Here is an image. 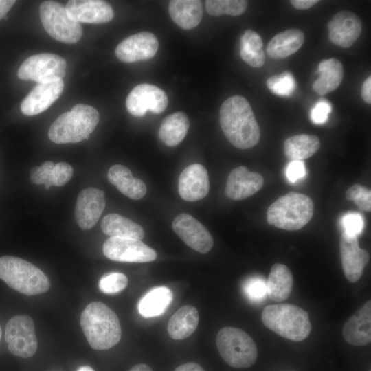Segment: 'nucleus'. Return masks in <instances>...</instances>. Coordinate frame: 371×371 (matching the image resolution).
<instances>
[{"label": "nucleus", "instance_id": "nucleus-48", "mask_svg": "<svg viewBox=\"0 0 371 371\" xmlns=\"http://www.w3.org/2000/svg\"><path fill=\"white\" fill-rule=\"evenodd\" d=\"M16 3L13 0H0V20L3 19L12 6Z\"/></svg>", "mask_w": 371, "mask_h": 371}, {"label": "nucleus", "instance_id": "nucleus-39", "mask_svg": "<svg viewBox=\"0 0 371 371\" xmlns=\"http://www.w3.org/2000/svg\"><path fill=\"white\" fill-rule=\"evenodd\" d=\"M73 168L66 162H60L54 165L50 175L52 186H63L66 184L73 175Z\"/></svg>", "mask_w": 371, "mask_h": 371}, {"label": "nucleus", "instance_id": "nucleus-25", "mask_svg": "<svg viewBox=\"0 0 371 371\" xmlns=\"http://www.w3.org/2000/svg\"><path fill=\"white\" fill-rule=\"evenodd\" d=\"M199 321L197 309L191 305L183 306L170 317L168 324V334L175 340L184 339L195 331Z\"/></svg>", "mask_w": 371, "mask_h": 371}, {"label": "nucleus", "instance_id": "nucleus-11", "mask_svg": "<svg viewBox=\"0 0 371 371\" xmlns=\"http://www.w3.org/2000/svg\"><path fill=\"white\" fill-rule=\"evenodd\" d=\"M104 256L110 260L126 262H147L156 259V251L140 240L110 237L104 243Z\"/></svg>", "mask_w": 371, "mask_h": 371}, {"label": "nucleus", "instance_id": "nucleus-50", "mask_svg": "<svg viewBox=\"0 0 371 371\" xmlns=\"http://www.w3.org/2000/svg\"><path fill=\"white\" fill-rule=\"evenodd\" d=\"M76 371H95L91 367L88 366H81Z\"/></svg>", "mask_w": 371, "mask_h": 371}, {"label": "nucleus", "instance_id": "nucleus-31", "mask_svg": "<svg viewBox=\"0 0 371 371\" xmlns=\"http://www.w3.org/2000/svg\"><path fill=\"white\" fill-rule=\"evenodd\" d=\"M173 299V294L166 286H157L148 291L139 301L137 309L144 317L162 314Z\"/></svg>", "mask_w": 371, "mask_h": 371}, {"label": "nucleus", "instance_id": "nucleus-22", "mask_svg": "<svg viewBox=\"0 0 371 371\" xmlns=\"http://www.w3.org/2000/svg\"><path fill=\"white\" fill-rule=\"evenodd\" d=\"M344 339L353 346H364L371 341V301L366 302L344 324Z\"/></svg>", "mask_w": 371, "mask_h": 371}, {"label": "nucleus", "instance_id": "nucleus-43", "mask_svg": "<svg viewBox=\"0 0 371 371\" xmlns=\"http://www.w3.org/2000/svg\"><path fill=\"white\" fill-rule=\"evenodd\" d=\"M353 202L362 211L369 212L371 210V191L369 188L363 187L361 192L356 197Z\"/></svg>", "mask_w": 371, "mask_h": 371}, {"label": "nucleus", "instance_id": "nucleus-36", "mask_svg": "<svg viewBox=\"0 0 371 371\" xmlns=\"http://www.w3.org/2000/svg\"><path fill=\"white\" fill-rule=\"evenodd\" d=\"M243 290L247 297L253 302H260L267 295V283L265 279L254 277L247 280L243 285Z\"/></svg>", "mask_w": 371, "mask_h": 371}, {"label": "nucleus", "instance_id": "nucleus-32", "mask_svg": "<svg viewBox=\"0 0 371 371\" xmlns=\"http://www.w3.org/2000/svg\"><path fill=\"white\" fill-rule=\"evenodd\" d=\"M320 148L319 138L313 135L300 134L287 138L284 153L291 161H303L313 155Z\"/></svg>", "mask_w": 371, "mask_h": 371}, {"label": "nucleus", "instance_id": "nucleus-23", "mask_svg": "<svg viewBox=\"0 0 371 371\" xmlns=\"http://www.w3.org/2000/svg\"><path fill=\"white\" fill-rule=\"evenodd\" d=\"M108 180L124 195L135 200L143 198L146 193L145 183L133 176L131 170L120 164L112 166L108 172Z\"/></svg>", "mask_w": 371, "mask_h": 371}, {"label": "nucleus", "instance_id": "nucleus-15", "mask_svg": "<svg viewBox=\"0 0 371 371\" xmlns=\"http://www.w3.org/2000/svg\"><path fill=\"white\" fill-rule=\"evenodd\" d=\"M342 269L347 280L352 283L357 282L368 263V252L359 247L357 236L343 232L339 241Z\"/></svg>", "mask_w": 371, "mask_h": 371}, {"label": "nucleus", "instance_id": "nucleus-9", "mask_svg": "<svg viewBox=\"0 0 371 371\" xmlns=\"http://www.w3.org/2000/svg\"><path fill=\"white\" fill-rule=\"evenodd\" d=\"M66 60L61 56L43 53L28 57L19 67L18 77L23 80L48 83L61 80L65 75Z\"/></svg>", "mask_w": 371, "mask_h": 371}, {"label": "nucleus", "instance_id": "nucleus-5", "mask_svg": "<svg viewBox=\"0 0 371 371\" xmlns=\"http://www.w3.org/2000/svg\"><path fill=\"white\" fill-rule=\"evenodd\" d=\"M0 278L10 288L26 295L48 291V277L32 263L12 256L0 257Z\"/></svg>", "mask_w": 371, "mask_h": 371}, {"label": "nucleus", "instance_id": "nucleus-8", "mask_svg": "<svg viewBox=\"0 0 371 371\" xmlns=\"http://www.w3.org/2000/svg\"><path fill=\"white\" fill-rule=\"evenodd\" d=\"M39 14L44 29L55 40L72 44L81 38V25L69 16L61 3L43 1L40 5Z\"/></svg>", "mask_w": 371, "mask_h": 371}, {"label": "nucleus", "instance_id": "nucleus-6", "mask_svg": "<svg viewBox=\"0 0 371 371\" xmlns=\"http://www.w3.org/2000/svg\"><path fill=\"white\" fill-rule=\"evenodd\" d=\"M314 205L306 194L290 192L274 201L267 210L269 225L295 231L302 229L312 218Z\"/></svg>", "mask_w": 371, "mask_h": 371}, {"label": "nucleus", "instance_id": "nucleus-4", "mask_svg": "<svg viewBox=\"0 0 371 371\" xmlns=\"http://www.w3.org/2000/svg\"><path fill=\"white\" fill-rule=\"evenodd\" d=\"M261 319L267 328L294 341L305 339L312 328L308 313L290 304L267 306L262 311Z\"/></svg>", "mask_w": 371, "mask_h": 371}, {"label": "nucleus", "instance_id": "nucleus-51", "mask_svg": "<svg viewBox=\"0 0 371 371\" xmlns=\"http://www.w3.org/2000/svg\"><path fill=\"white\" fill-rule=\"evenodd\" d=\"M1 335H2V330H1V327L0 326V340H1Z\"/></svg>", "mask_w": 371, "mask_h": 371}, {"label": "nucleus", "instance_id": "nucleus-24", "mask_svg": "<svg viewBox=\"0 0 371 371\" xmlns=\"http://www.w3.org/2000/svg\"><path fill=\"white\" fill-rule=\"evenodd\" d=\"M168 10L172 21L184 30L196 27L203 17L202 2L199 0H172Z\"/></svg>", "mask_w": 371, "mask_h": 371}, {"label": "nucleus", "instance_id": "nucleus-40", "mask_svg": "<svg viewBox=\"0 0 371 371\" xmlns=\"http://www.w3.org/2000/svg\"><path fill=\"white\" fill-rule=\"evenodd\" d=\"M344 232L357 236L360 234L363 228V219L360 214L350 212L345 214L341 220Z\"/></svg>", "mask_w": 371, "mask_h": 371}, {"label": "nucleus", "instance_id": "nucleus-27", "mask_svg": "<svg viewBox=\"0 0 371 371\" xmlns=\"http://www.w3.org/2000/svg\"><path fill=\"white\" fill-rule=\"evenodd\" d=\"M319 78L313 84V90L324 95L337 89L344 77L341 62L334 58L322 60L318 65Z\"/></svg>", "mask_w": 371, "mask_h": 371}, {"label": "nucleus", "instance_id": "nucleus-10", "mask_svg": "<svg viewBox=\"0 0 371 371\" xmlns=\"http://www.w3.org/2000/svg\"><path fill=\"white\" fill-rule=\"evenodd\" d=\"M5 338L8 350L23 358L32 357L37 349L34 324L27 315H16L7 323Z\"/></svg>", "mask_w": 371, "mask_h": 371}, {"label": "nucleus", "instance_id": "nucleus-14", "mask_svg": "<svg viewBox=\"0 0 371 371\" xmlns=\"http://www.w3.org/2000/svg\"><path fill=\"white\" fill-rule=\"evenodd\" d=\"M159 48V42L149 32H141L122 41L115 49L117 58L124 63H134L152 58Z\"/></svg>", "mask_w": 371, "mask_h": 371}, {"label": "nucleus", "instance_id": "nucleus-47", "mask_svg": "<svg viewBox=\"0 0 371 371\" xmlns=\"http://www.w3.org/2000/svg\"><path fill=\"white\" fill-rule=\"evenodd\" d=\"M175 371H205L204 369L198 363L189 362L183 363L177 367Z\"/></svg>", "mask_w": 371, "mask_h": 371}, {"label": "nucleus", "instance_id": "nucleus-34", "mask_svg": "<svg viewBox=\"0 0 371 371\" xmlns=\"http://www.w3.org/2000/svg\"><path fill=\"white\" fill-rule=\"evenodd\" d=\"M267 86L274 94L288 97L295 91L296 82L292 74L284 71L269 77L267 80Z\"/></svg>", "mask_w": 371, "mask_h": 371}, {"label": "nucleus", "instance_id": "nucleus-16", "mask_svg": "<svg viewBox=\"0 0 371 371\" xmlns=\"http://www.w3.org/2000/svg\"><path fill=\"white\" fill-rule=\"evenodd\" d=\"M105 207L104 192L95 188L82 190L76 200L75 218L83 230L92 228L98 222Z\"/></svg>", "mask_w": 371, "mask_h": 371}, {"label": "nucleus", "instance_id": "nucleus-26", "mask_svg": "<svg viewBox=\"0 0 371 371\" xmlns=\"http://www.w3.org/2000/svg\"><path fill=\"white\" fill-rule=\"evenodd\" d=\"M293 275L284 264H274L267 282V294L273 301L280 302L290 295L293 287Z\"/></svg>", "mask_w": 371, "mask_h": 371}, {"label": "nucleus", "instance_id": "nucleus-41", "mask_svg": "<svg viewBox=\"0 0 371 371\" xmlns=\"http://www.w3.org/2000/svg\"><path fill=\"white\" fill-rule=\"evenodd\" d=\"M332 106L330 103L326 99H321L315 104L311 111V119L315 124H322L325 123L330 113Z\"/></svg>", "mask_w": 371, "mask_h": 371}, {"label": "nucleus", "instance_id": "nucleus-30", "mask_svg": "<svg viewBox=\"0 0 371 371\" xmlns=\"http://www.w3.org/2000/svg\"><path fill=\"white\" fill-rule=\"evenodd\" d=\"M190 121L183 112L179 111L166 116L161 122L159 137L168 146H175L185 138Z\"/></svg>", "mask_w": 371, "mask_h": 371}, {"label": "nucleus", "instance_id": "nucleus-18", "mask_svg": "<svg viewBox=\"0 0 371 371\" xmlns=\"http://www.w3.org/2000/svg\"><path fill=\"white\" fill-rule=\"evenodd\" d=\"M69 16L78 23L100 24L114 16L111 5L100 0H71L65 6Z\"/></svg>", "mask_w": 371, "mask_h": 371}, {"label": "nucleus", "instance_id": "nucleus-19", "mask_svg": "<svg viewBox=\"0 0 371 371\" xmlns=\"http://www.w3.org/2000/svg\"><path fill=\"white\" fill-rule=\"evenodd\" d=\"M263 184L264 179L260 174L250 172L245 166H240L229 173L225 192L230 199L243 200L258 192Z\"/></svg>", "mask_w": 371, "mask_h": 371}, {"label": "nucleus", "instance_id": "nucleus-29", "mask_svg": "<svg viewBox=\"0 0 371 371\" xmlns=\"http://www.w3.org/2000/svg\"><path fill=\"white\" fill-rule=\"evenodd\" d=\"M101 228L104 234L111 237L142 240L145 235L139 225L115 213L109 214L103 218Z\"/></svg>", "mask_w": 371, "mask_h": 371}, {"label": "nucleus", "instance_id": "nucleus-44", "mask_svg": "<svg viewBox=\"0 0 371 371\" xmlns=\"http://www.w3.org/2000/svg\"><path fill=\"white\" fill-rule=\"evenodd\" d=\"M361 97L367 104L371 103V76H368L364 81L361 89Z\"/></svg>", "mask_w": 371, "mask_h": 371}, {"label": "nucleus", "instance_id": "nucleus-45", "mask_svg": "<svg viewBox=\"0 0 371 371\" xmlns=\"http://www.w3.org/2000/svg\"><path fill=\"white\" fill-rule=\"evenodd\" d=\"M291 5L298 10L308 9L315 4H317L318 0H292L290 1Z\"/></svg>", "mask_w": 371, "mask_h": 371}, {"label": "nucleus", "instance_id": "nucleus-3", "mask_svg": "<svg viewBox=\"0 0 371 371\" xmlns=\"http://www.w3.org/2000/svg\"><path fill=\"white\" fill-rule=\"evenodd\" d=\"M99 120V113L94 107L78 104L54 120L48 131L49 138L56 144L77 143L88 139Z\"/></svg>", "mask_w": 371, "mask_h": 371}, {"label": "nucleus", "instance_id": "nucleus-7", "mask_svg": "<svg viewBox=\"0 0 371 371\" xmlns=\"http://www.w3.org/2000/svg\"><path fill=\"white\" fill-rule=\"evenodd\" d=\"M216 346L223 360L235 368H247L258 358V348L253 339L242 329L224 327L216 336Z\"/></svg>", "mask_w": 371, "mask_h": 371}, {"label": "nucleus", "instance_id": "nucleus-33", "mask_svg": "<svg viewBox=\"0 0 371 371\" xmlns=\"http://www.w3.org/2000/svg\"><path fill=\"white\" fill-rule=\"evenodd\" d=\"M205 5L210 15L218 16L223 14L240 16L245 12L248 3L244 0H207Z\"/></svg>", "mask_w": 371, "mask_h": 371}, {"label": "nucleus", "instance_id": "nucleus-21", "mask_svg": "<svg viewBox=\"0 0 371 371\" xmlns=\"http://www.w3.org/2000/svg\"><path fill=\"white\" fill-rule=\"evenodd\" d=\"M63 89L64 82L62 80L38 83L21 102V112L32 116L45 111L60 97Z\"/></svg>", "mask_w": 371, "mask_h": 371}, {"label": "nucleus", "instance_id": "nucleus-49", "mask_svg": "<svg viewBox=\"0 0 371 371\" xmlns=\"http://www.w3.org/2000/svg\"><path fill=\"white\" fill-rule=\"evenodd\" d=\"M129 371H153V370L145 363H139L132 367Z\"/></svg>", "mask_w": 371, "mask_h": 371}, {"label": "nucleus", "instance_id": "nucleus-17", "mask_svg": "<svg viewBox=\"0 0 371 371\" xmlns=\"http://www.w3.org/2000/svg\"><path fill=\"white\" fill-rule=\"evenodd\" d=\"M327 27L330 41L344 48L352 46L362 31L361 19L355 13L347 10L335 14Z\"/></svg>", "mask_w": 371, "mask_h": 371}, {"label": "nucleus", "instance_id": "nucleus-1", "mask_svg": "<svg viewBox=\"0 0 371 371\" xmlns=\"http://www.w3.org/2000/svg\"><path fill=\"white\" fill-rule=\"evenodd\" d=\"M221 129L229 140L239 149L256 146L260 138V131L249 102L241 95L227 98L219 111Z\"/></svg>", "mask_w": 371, "mask_h": 371}, {"label": "nucleus", "instance_id": "nucleus-13", "mask_svg": "<svg viewBox=\"0 0 371 371\" xmlns=\"http://www.w3.org/2000/svg\"><path fill=\"white\" fill-rule=\"evenodd\" d=\"M174 232L190 247L205 254L212 247L214 242L209 231L190 214L177 215L172 224Z\"/></svg>", "mask_w": 371, "mask_h": 371}, {"label": "nucleus", "instance_id": "nucleus-28", "mask_svg": "<svg viewBox=\"0 0 371 371\" xmlns=\"http://www.w3.org/2000/svg\"><path fill=\"white\" fill-rule=\"evenodd\" d=\"M304 41L299 29H289L274 36L267 47V54L273 58H284L296 52Z\"/></svg>", "mask_w": 371, "mask_h": 371}, {"label": "nucleus", "instance_id": "nucleus-12", "mask_svg": "<svg viewBox=\"0 0 371 371\" xmlns=\"http://www.w3.org/2000/svg\"><path fill=\"white\" fill-rule=\"evenodd\" d=\"M166 92L159 87L150 84H140L129 93L126 106L130 114L135 117L144 116L148 111L159 114L168 105Z\"/></svg>", "mask_w": 371, "mask_h": 371}, {"label": "nucleus", "instance_id": "nucleus-46", "mask_svg": "<svg viewBox=\"0 0 371 371\" xmlns=\"http://www.w3.org/2000/svg\"><path fill=\"white\" fill-rule=\"evenodd\" d=\"M363 187L364 186L359 184H354L353 186L350 187L346 192V199L348 201H353L356 199V197L361 192Z\"/></svg>", "mask_w": 371, "mask_h": 371}, {"label": "nucleus", "instance_id": "nucleus-2", "mask_svg": "<svg viewBox=\"0 0 371 371\" xmlns=\"http://www.w3.org/2000/svg\"><path fill=\"white\" fill-rule=\"evenodd\" d=\"M80 326L90 345L95 350H107L121 339L122 329L118 317L100 302L89 304L80 315Z\"/></svg>", "mask_w": 371, "mask_h": 371}, {"label": "nucleus", "instance_id": "nucleus-20", "mask_svg": "<svg viewBox=\"0 0 371 371\" xmlns=\"http://www.w3.org/2000/svg\"><path fill=\"white\" fill-rule=\"evenodd\" d=\"M180 196L187 201H196L205 197L209 192L208 174L203 166L193 164L181 173L178 185Z\"/></svg>", "mask_w": 371, "mask_h": 371}, {"label": "nucleus", "instance_id": "nucleus-42", "mask_svg": "<svg viewBox=\"0 0 371 371\" xmlns=\"http://www.w3.org/2000/svg\"><path fill=\"white\" fill-rule=\"evenodd\" d=\"M306 175L305 165L303 161H291L286 169V176L291 183H295Z\"/></svg>", "mask_w": 371, "mask_h": 371}, {"label": "nucleus", "instance_id": "nucleus-37", "mask_svg": "<svg viewBox=\"0 0 371 371\" xmlns=\"http://www.w3.org/2000/svg\"><path fill=\"white\" fill-rule=\"evenodd\" d=\"M263 43L258 34L246 30L240 38V54H253L262 50Z\"/></svg>", "mask_w": 371, "mask_h": 371}, {"label": "nucleus", "instance_id": "nucleus-35", "mask_svg": "<svg viewBox=\"0 0 371 371\" xmlns=\"http://www.w3.org/2000/svg\"><path fill=\"white\" fill-rule=\"evenodd\" d=\"M128 284L127 277L119 272L104 275L99 282L100 290L106 294H114L124 290Z\"/></svg>", "mask_w": 371, "mask_h": 371}, {"label": "nucleus", "instance_id": "nucleus-38", "mask_svg": "<svg viewBox=\"0 0 371 371\" xmlns=\"http://www.w3.org/2000/svg\"><path fill=\"white\" fill-rule=\"evenodd\" d=\"M54 164L51 161H45L40 166H35L30 170V180L37 185H45V188L48 190L52 186L50 183V175Z\"/></svg>", "mask_w": 371, "mask_h": 371}]
</instances>
